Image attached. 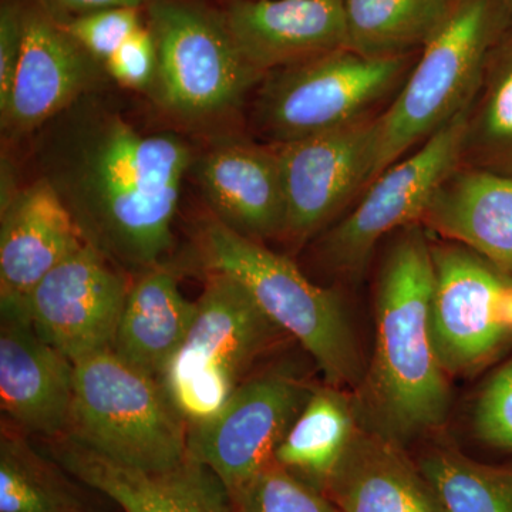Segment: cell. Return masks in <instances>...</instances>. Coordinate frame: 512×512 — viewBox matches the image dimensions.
Masks as SVG:
<instances>
[{"label": "cell", "mask_w": 512, "mask_h": 512, "mask_svg": "<svg viewBox=\"0 0 512 512\" xmlns=\"http://www.w3.org/2000/svg\"><path fill=\"white\" fill-rule=\"evenodd\" d=\"M33 150L87 244L126 272L161 265L195 160L185 138L140 130L94 92L39 128Z\"/></svg>", "instance_id": "6da1fadb"}, {"label": "cell", "mask_w": 512, "mask_h": 512, "mask_svg": "<svg viewBox=\"0 0 512 512\" xmlns=\"http://www.w3.org/2000/svg\"><path fill=\"white\" fill-rule=\"evenodd\" d=\"M433 245L423 224L402 229L377 282L376 348L360 409L373 433L399 443L437 429L451 404L431 332Z\"/></svg>", "instance_id": "7a4b0ae2"}, {"label": "cell", "mask_w": 512, "mask_h": 512, "mask_svg": "<svg viewBox=\"0 0 512 512\" xmlns=\"http://www.w3.org/2000/svg\"><path fill=\"white\" fill-rule=\"evenodd\" d=\"M201 249L208 271L244 286L266 318L301 343L330 386L359 380V348L338 293L313 284L286 256L215 220L204 229Z\"/></svg>", "instance_id": "3957f363"}, {"label": "cell", "mask_w": 512, "mask_h": 512, "mask_svg": "<svg viewBox=\"0 0 512 512\" xmlns=\"http://www.w3.org/2000/svg\"><path fill=\"white\" fill-rule=\"evenodd\" d=\"M157 72L148 94L167 116L208 128L237 114L264 74L241 55L222 13L197 0H148Z\"/></svg>", "instance_id": "277c9868"}, {"label": "cell", "mask_w": 512, "mask_h": 512, "mask_svg": "<svg viewBox=\"0 0 512 512\" xmlns=\"http://www.w3.org/2000/svg\"><path fill=\"white\" fill-rule=\"evenodd\" d=\"M187 430L160 380L113 349L74 363L72 419L63 437L123 466L165 471L187 458Z\"/></svg>", "instance_id": "5b68a950"}, {"label": "cell", "mask_w": 512, "mask_h": 512, "mask_svg": "<svg viewBox=\"0 0 512 512\" xmlns=\"http://www.w3.org/2000/svg\"><path fill=\"white\" fill-rule=\"evenodd\" d=\"M493 30L491 0H457L416 66L375 117V178L473 103Z\"/></svg>", "instance_id": "8992f818"}, {"label": "cell", "mask_w": 512, "mask_h": 512, "mask_svg": "<svg viewBox=\"0 0 512 512\" xmlns=\"http://www.w3.org/2000/svg\"><path fill=\"white\" fill-rule=\"evenodd\" d=\"M276 328L238 281L210 272L183 346L158 377L187 426L210 420L237 392Z\"/></svg>", "instance_id": "52a82bcc"}, {"label": "cell", "mask_w": 512, "mask_h": 512, "mask_svg": "<svg viewBox=\"0 0 512 512\" xmlns=\"http://www.w3.org/2000/svg\"><path fill=\"white\" fill-rule=\"evenodd\" d=\"M409 64V56L369 57L346 47L276 70L258 96L259 127L274 144H285L365 120Z\"/></svg>", "instance_id": "ba28073f"}, {"label": "cell", "mask_w": 512, "mask_h": 512, "mask_svg": "<svg viewBox=\"0 0 512 512\" xmlns=\"http://www.w3.org/2000/svg\"><path fill=\"white\" fill-rule=\"evenodd\" d=\"M431 332L447 373H471L512 342V276L464 245H433Z\"/></svg>", "instance_id": "9c48e42d"}, {"label": "cell", "mask_w": 512, "mask_h": 512, "mask_svg": "<svg viewBox=\"0 0 512 512\" xmlns=\"http://www.w3.org/2000/svg\"><path fill=\"white\" fill-rule=\"evenodd\" d=\"M468 109L427 138L412 156L377 175L348 217L320 242L330 265L359 271L384 235L421 224L440 185L461 163Z\"/></svg>", "instance_id": "30bf717a"}, {"label": "cell", "mask_w": 512, "mask_h": 512, "mask_svg": "<svg viewBox=\"0 0 512 512\" xmlns=\"http://www.w3.org/2000/svg\"><path fill=\"white\" fill-rule=\"evenodd\" d=\"M311 394L301 380L282 373L247 380L214 417L188 426V457L210 468L234 497L274 463Z\"/></svg>", "instance_id": "8fae6325"}, {"label": "cell", "mask_w": 512, "mask_h": 512, "mask_svg": "<svg viewBox=\"0 0 512 512\" xmlns=\"http://www.w3.org/2000/svg\"><path fill=\"white\" fill-rule=\"evenodd\" d=\"M126 271L84 242L29 293L37 335L70 362L113 348L128 291Z\"/></svg>", "instance_id": "7c38bea8"}, {"label": "cell", "mask_w": 512, "mask_h": 512, "mask_svg": "<svg viewBox=\"0 0 512 512\" xmlns=\"http://www.w3.org/2000/svg\"><path fill=\"white\" fill-rule=\"evenodd\" d=\"M275 146L289 241L311 238L375 180V117Z\"/></svg>", "instance_id": "4fadbf2b"}, {"label": "cell", "mask_w": 512, "mask_h": 512, "mask_svg": "<svg viewBox=\"0 0 512 512\" xmlns=\"http://www.w3.org/2000/svg\"><path fill=\"white\" fill-rule=\"evenodd\" d=\"M109 79L99 60L90 56L37 5L23 8L22 53L5 109L3 133L9 137L36 133L87 94L99 92Z\"/></svg>", "instance_id": "5bb4252c"}, {"label": "cell", "mask_w": 512, "mask_h": 512, "mask_svg": "<svg viewBox=\"0 0 512 512\" xmlns=\"http://www.w3.org/2000/svg\"><path fill=\"white\" fill-rule=\"evenodd\" d=\"M222 15L241 55L264 76L349 47L342 0H231Z\"/></svg>", "instance_id": "9a60e30c"}, {"label": "cell", "mask_w": 512, "mask_h": 512, "mask_svg": "<svg viewBox=\"0 0 512 512\" xmlns=\"http://www.w3.org/2000/svg\"><path fill=\"white\" fill-rule=\"evenodd\" d=\"M191 170L215 221L258 242L284 237V183L275 144L221 141L195 158Z\"/></svg>", "instance_id": "2e32d148"}, {"label": "cell", "mask_w": 512, "mask_h": 512, "mask_svg": "<svg viewBox=\"0 0 512 512\" xmlns=\"http://www.w3.org/2000/svg\"><path fill=\"white\" fill-rule=\"evenodd\" d=\"M74 363L37 335L28 316L2 312L0 406L20 429L49 439L69 431Z\"/></svg>", "instance_id": "e0dca14e"}, {"label": "cell", "mask_w": 512, "mask_h": 512, "mask_svg": "<svg viewBox=\"0 0 512 512\" xmlns=\"http://www.w3.org/2000/svg\"><path fill=\"white\" fill-rule=\"evenodd\" d=\"M0 214V312L26 315L29 293L86 241L42 178L20 188Z\"/></svg>", "instance_id": "ac0fdd59"}, {"label": "cell", "mask_w": 512, "mask_h": 512, "mask_svg": "<svg viewBox=\"0 0 512 512\" xmlns=\"http://www.w3.org/2000/svg\"><path fill=\"white\" fill-rule=\"evenodd\" d=\"M60 466L124 512H232L220 478L191 457L165 471H141L89 450L69 437L56 439Z\"/></svg>", "instance_id": "d6986e66"}, {"label": "cell", "mask_w": 512, "mask_h": 512, "mask_svg": "<svg viewBox=\"0 0 512 512\" xmlns=\"http://www.w3.org/2000/svg\"><path fill=\"white\" fill-rule=\"evenodd\" d=\"M421 224L512 276V177L458 165Z\"/></svg>", "instance_id": "ffe728a7"}, {"label": "cell", "mask_w": 512, "mask_h": 512, "mask_svg": "<svg viewBox=\"0 0 512 512\" xmlns=\"http://www.w3.org/2000/svg\"><path fill=\"white\" fill-rule=\"evenodd\" d=\"M340 512H446L397 443L356 433L325 488Z\"/></svg>", "instance_id": "44dd1931"}, {"label": "cell", "mask_w": 512, "mask_h": 512, "mask_svg": "<svg viewBox=\"0 0 512 512\" xmlns=\"http://www.w3.org/2000/svg\"><path fill=\"white\" fill-rule=\"evenodd\" d=\"M195 315L197 302L185 298L173 272L154 266L131 282L111 349L158 379L183 346Z\"/></svg>", "instance_id": "7402d4cb"}, {"label": "cell", "mask_w": 512, "mask_h": 512, "mask_svg": "<svg viewBox=\"0 0 512 512\" xmlns=\"http://www.w3.org/2000/svg\"><path fill=\"white\" fill-rule=\"evenodd\" d=\"M355 412L336 387L312 392L275 451V463L325 491L355 437Z\"/></svg>", "instance_id": "603a6c76"}, {"label": "cell", "mask_w": 512, "mask_h": 512, "mask_svg": "<svg viewBox=\"0 0 512 512\" xmlns=\"http://www.w3.org/2000/svg\"><path fill=\"white\" fill-rule=\"evenodd\" d=\"M349 49L369 57L409 56L426 45L453 8L451 0H342Z\"/></svg>", "instance_id": "cb8c5ba5"}, {"label": "cell", "mask_w": 512, "mask_h": 512, "mask_svg": "<svg viewBox=\"0 0 512 512\" xmlns=\"http://www.w3.org/2000/svg\"><path fill=\"white\" fill-rule=\"evenodd\" d=\"M467 114L461 165L512 177V55L494 67Z\"/></svg>", "instance_id": "d4e9b609"}, {"label": "cell", "mask_w": 512, "mask_h": 512, "mask_svg": "<svg viewBox=\"0 0 512 512\" xmlns=\"http://www.w3.org/2000/svg\"><path fill=\"white\" fill-rule=\"evenodd\" d=\"M420 470L446 512H512V468L437 450L421 460Z\"/></svg>", "instance_id": "484cf974"}, {"label": "cell", "mask_w": 512, "mask_h": 512, "mask_svg": "<svg viewBox=\"0 0 512 512\" xmlns=\"http://www.w3.org/2000/svg\"><path fill=\"white\" fill-rule=\"evenodd\" d=\"M0 512H76L52 468L22 437L5 430L0 441Z\"/></svg>", "instance_id": "4316f807"}, {"label": "cell", "mask_w": 512, "mask_h": 512, "mask_svg": "<svg viewBox=\"0 0 512 512\" xmlns=\"http://www.w3.org/2000/svg\"><path fill=\"white\" fill-rule=\"evenodd\" d=\"M231 505L232 512H340L322 491L275 461L234 495Z\"/></svg>", "instance_id": "83f0119b"}, {"label": "cell", "mask_w": 512, "mask_h": 512, "mask_svg": "<svg viewBox=\"0 0 512 512\" xmlns=\"http://www.w3.org/2000/svg\"><path fill=\"white\" fill-rule=\"evenodd\" d=\"M141 9L114 8L99 10L62 23L77 45L104 64L124 42L144 25Z\"/></svg>", "instance_id": "f1b7e54d"}, {"label": "cell", "mask_w": 512, "mask_h": 512, "mask_svg": "<svg viewBox=\"0 0 512 512\" xmlns=\"http://www.w3.org/2000/svg\"><path fill=\"white\" fill-rule=\"evenodd\" d=\"M478 439L498 450L512 451V360L487 383L474 419Z\"/></svg>", "instance_id": "f546056e"}, {"label": "cell", "mask_w": 512, "mask_h": 512, "mask_svg": "<svg viewBox=\"0 0 512 512\" xmlns=\"http://www.w3.org/2000/svg\"><path fill=\"white\" fill-rule=\"evenodd\" d=\"M107 77L123 89L147 92L157 72V49L148 25L137 29L103 64Z\"/></svg>", "instance_id": "4dcf8cb0"}, {"label": "cell", "mask_w": 512, "mask_h": 512, "mask_svg": "<svg viewBox=\"0 0 512 512\" xmlns=\"http://www.w3.org/2000/svg\"><path fill=\"white\" fill-rule=\"evenodd\" d=\"M23 8L5 2L0 9V110L5 109L22 53Z\"/></svg>", "instance_id": "1f68e13d"}, {"label": "cell", "mask_w": 512, "mask_h": 512, "mask_svg": "<svg viewBox=\"0 0 512 512\" xmlns=\"http://www.w3.org/2000/svg\"><path fill=\"white\" fill-rule=\"evenodd\" d=\"M147 3L148 0H35V5L39 6L46 15H49L60 25L67 22V20L99 12V10L114 8L141 9L143 6H147Z\"/></svg>", "instance_id": "d6a6232c"}, {"label": "cell", "mask_w": 512, "mask_h": 512, "mask_svg": "<svg viewBox=\"0 0 512 512\" xmlns=\"http://www.w3.org/2000/svg\"><path fill=\"white\" fill-rule=\"evenodd\" d=\"M451 2H457V0H451Z\"/></svg>", "instance_id": "836d02e7"}]
</instances>
